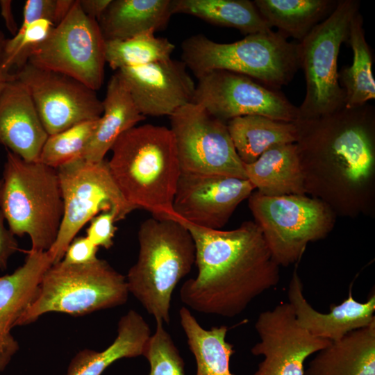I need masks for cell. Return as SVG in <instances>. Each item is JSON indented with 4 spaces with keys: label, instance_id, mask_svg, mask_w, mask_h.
<instances>
[{
    "label": "cell",
    "instance_id": "cell-1",
    "mask_svg": "<svg viewBox=\"0 0 375 375\" xmlns=\"http://www.w3.org/2000/svg\"><path fill=\"white\" fill-rule=\"evenodd\" d=\"M306 194L336 216H375V110L367 103L295 122Z\"/></svg>",
    "mask_w": 375,
    "mask_h": 375
},
{
    "label": "cell",
    "instance_id": "cell-2",
    "mask_svg": "<svg viewBox=\"0 0 375 375\" xmlns=\"http://www.w3.org/2000/svg\"><path fill=\"white\" fill-rule=\"evenodd\" d=\"M179 222L191 233L196 248L197 275L180 289L181 300L189 308L234 317L278 284L280 266L254 221L244 222L229 231Z\"/></svg>",
    "mask_w": 375,
    "mask_h": 375
},
{
    "label": "cell",
    "instance_id": "cell-3",
    "mask_svg": "<svg viewBox=\"0 0 375 375\" xmlns=\"http://www.w3.org/2000/svg\"><path fill=\"white\" fill-rule=\"evenodd\" d=\"M110 150L109 170L126 201L154 218L176 220L173 201L181 169L171 129L135 126L122 133Z\"/></svg>",
    "mask_w": 375,
    "mask_h": 375
},
{
    "label": "cell",
    "instance_id": "cell-4",
    "mask_svg": "<svg viewBox=\"0 0 375 375\" xmlns=\"http://www.w3.org/2000/svg\"><path fill=\"white\" fill-rule=\"evenodd\" d=\"M138 237V258L126 277L128 291L156 322L169 324L173 291L195 263L194 241L181 222L154 217L142 223Z\"/></svg>",
    "mask_w": 375,
    "mask_h": 375
},
{
    "label": "cell",
    "instance_id": "cell-5",
    "mask_svg": "<svg viewBox=\"0 0 375 375\" xmlns=\"http://www.w3.org/2000/svg\"><path fill=\"white\" fill-rule=\"evenodd\" d=\"M6 151L0 210L14 235L29 236L30 251H47L56 239L64 211L57 170Z\"/></svg>",
    "mask_w": 375,
    "mask_h": 375
},
{
    "label": "cell",
    "instance_id": "cell-6",
    "mask_svg": "<svg viewBox=\"0 0 375 375\" xmlns=\"http://www.w3.org/2000/svg\"><path fill=\"white\" fill-rule=\"evenodd\" d=\"M181 48V61L197 78L210 71L227 70L279 90L299 68L297 43L272 30L231 43H219L197 34L183 40Z\"/></svg>",
    "mask_w": 375,
    "mask_h": 375
},
{
    "label": "cell",
    "instance_id": "cell-7",
    "mask_svg": "<svg viewBox=\"0 0 375 375\" xmlns=\"http://www.w3.org/2000/svg\"><path fill=\"white\" fill-rule=\"evenodd\" d=\"M128 293L126 277L104 260L81 265L59 262L44 274L33 301L15 326L33 323L50 312L80 316L122 306Z\"/></svg>",
    "mask_w": 375,
    "mask_h": 375
},
{
    "label": "cell",
    "instance_id": "cell-8",
    "mask_svg": "<svg viewBox=\"0 0 375 375\" xmlns=\"http://www.w3.org/2000/svg\"><path fill=\"white\" fill-rule=\"evenodd\" d=\"M359 8L357 0L338 1L331 13L297 43L299 66L303 71L306 88L304 99L298 107V119L324 116L344 106L338 58L342 44L348 40L351 19Z\"/></svg>",
    "mask_w": 375,
    "mask_h": 375
},
{
    "label": "cell",
    "instance_id": "cell-9",
    "mask_svg": "<svg viewBox=\"0 0 375 375\" xmlns=\"http://www.w3.org/2000/svg\"><path fill=\"white\" fill-rule=\"evenodd\" d=\"M248 203L272 258L283 267L298 262L310 242L327 237L337 217L307 194L269 197L255 191Z\"/></svg>",
    "mask_w": 375,
    "mask_h": 375
},
{
    "label": "cell",
    "instance_id": "cell-10",
    "mask_svg": "<svg viewBox=\"0 0 375 375\" xmlns=\"http://www.w3.org/2000/svg\"><path fill=\"white\" fill-rule=\"evenodd\" d=\"M56 170L64 211L56 239L47 251L53 264L62 260L78 231L98 214L112 210L120 221L135 210L117 188L107 160L92 162L80 158Z\"/></svg>",
    "mask_w": 375,
    "mask_h": 375
},
{
    "label": "cell",
    "instance_id": "cell-11",
    "mask_svg": "<svg viewBox=\"0 0 375 375\" xmlns=\"http://www.w3.org/2000/svg\"><path fill=\"white\" fill-rule=\"evenodd\" d=\"M28 62L98 90L106 62V41L98 22L87 16L76 0L66 17L35 47Z\"/></svg>",
    "mask_w": 375,
    "mask_h": 375
},
{
    "label": "cell",
    "instance_id": "cell-12",
    "mask_svg": "<svg viewBox=\"0 0 375 375\" xmlns=\"http://www.w3.org/2000/svg\"><path fill=\"white\" fill-rule=\"evenodd\" d=\"M169 117L182 173L247 179L226 122L194 102Z\"/></svg>",
    "mask_w": 375,
    "mask_h": 375
},
{
    "label": "cell",
    "instance_id": "cell-13",
    "mask_svg": "<svg viewBox=\"0 0 375 375\" xmlns=\"http://www.w3.org/2000/svg\"><path fill=\"white\" fill-rule=\"evenodd\" d=\"M197 80L192 102L226 123L233 118L250 115L288 122L299 119L298 107L282 92L247 76L217 69L206 73Z\"/></svg>",
    "mask_w": 375,
    "mask_h": 375
},
{
    "label": "cell",
    "instance_id": "cell-14",
    "mask_svg": "<svg viewBox=\"0 0 375 375\" xmlns=\"http://www.w3.org/2000/svg\"><path fill=\"white\" fill-rule=\"evenodd\" d=\"M12 75L27 88L49 135L102 115L97 91L71 76L28 62Z\"/></svg>",
    "mask_w": 375,
    "mask_h": 375
},
{
    "label": "cell",
    "instance_id": "cell-15",
    "mask_svg": "<svg viewBox=\"0 0 375 375\" xmlns=\"http://www.w3.org/2000/svg\"><path fill=\"white\" fill-rule=\"evenodd\" d=\"M255 328L260 341L251 352L264 359L253 375H304L307 358L331 342L301 327L288 302L260 312Z\"/></svg>",
    "mask_w": 375,
    "mask_h": 375
},
{
    "label": "cell",
    "instance_id": "cell-16",
    "mask_svg": "<svg viewBox=\"0 0 375 375\" xmlns=\"http://www.w3.org/2000/svg\"><path fill=\"white\" fill-rule=\"evenodd\" d=\"M254 190L247 179L181 172L173 201L176 220L220 230Z\"/></svg>",
    "mask_w": 375,
    "mask_h": 375
},
{
    "label": "cell",
    "instance_id": "cell-17",
    "mask_svg": "<svg viewBox=\"0 0 375 375\" xmlns=\"http://www.w3.org/2000/svg\"><path fill=\"white\" fill-rule=\"evenodd\" d=\"M116 72L144 117L170 116L193 101L196 84L182 61L171 58Z\"/></svg>",
    "mask_w": 375,
    "mask_h": 375
},
{
    "label": "cell",
    "instance_id": "cell-18",
    "mask_svg": "<svg viewBox=\"0 0 375 375\" xmlns=\"http://www.w3.org/2000/svg\"><path fill=\"white\" fill-rule=\"evenodd\" d=\"M48 137L27 88L11 74L0 95V144L35 162Z\"/></svg>",
    "mask_w": 375,
    "mask_h": 375
},
{
    "label": "cell",
    "instance_id": "cell-19",
    "mask_svg": "<svg viewBox=\"0 0 375 375\" xmlns=\"http://www.w3.org/2000/svg\"><path fill=\"white\" fill-rule=\"evenodd\" d=\"M53 264L48 251L29 250L21 267L0 276V372L19 348L11 328L33 301L44 274Z\"/></svg>",
    "mask_w": 375,
    "mask_h": 375
},
{
    "label": "cell",
    "instance_id": "cell-20",
    "mask_svg": "<svg viewBox=\"0 0 375 375\" xmlns=\"http://www.w3.org/2000/svg\"><path fill=\"white\" fill-rule=\"evenodd\" d=\"M303 283L297 269L293 271L288 289V303L299 324L311 335L335 341L347 333L367 326L375 322V294L366 302L356 301L349 290L340 304L331 306L328 313L315 310L303 293Z\"/></svg>",
    "mask_w": 375,
    "mask_h": 375
},
{
    "label": "cell",
    "instance_id": "cell-21",
    "mask_svg": "<svg viewBox=\"0 0 375 375\" xmlns=\"http://www.w3.org/2000/svg\"><path fill=\"white\" fill-rule=\"evenodd\" d=\"M304 375H375V322L317 352Z\"/></svg>",
    "mask_w": 375,
    "mask_h": 375
},
{
    "label": "cell",
    "instance_id": "cell-22",
    "mask_svg": "<svg viewBox=\"0 0 375 375\" xmlns=\"http://www.w3.org/2000/svg\"><path fill=\"white\" fill-rule=\"evenodd\" d=\"M102 106V115L82 157L92 162L103 160L118 138L146 118L138 110L117 72L108 83Z\"/></svg>",
    "mask_w": 375,
    "mask_h": 375
},
{
    "label": "cell",
    "instance_id": "cell-23",
    "mask_svg": "<svg viewBox=\"0 0 375 375\" xmlns=\"http://www.w3.org/2000/svg\"><path fill=\"white\" fill-rule=\"evenodd\" d=\"M244 167L247 179L263 195L306 194L295 143L275 145Z\"/></svg>",
    "mask_w": 375,
    "mask_h": 375
},
{
    "label": "cell",
    "instance_id": "cell-24",
    "mask_svg": "<svg viewBox=\"0 0 375 375\" xmlns=\"http://www.w3.org/2000/svg\"><path fill=\"white\" fill-rule=\"evenodd\" d=\"M151 335L142 315L130 310L119 319L114 342L102 351H80L70 362L67 375H101L119 359L144 356Z\"/></svg>",
    "mask_w": 375,
    "mask_h": 375
},
{
    "label": "cell",
    "instance_id": "cell-25",
    "mask_svg": "<svg viewBox=\"0 0 375 375\" xmlns=\"http://www.w3.org/2000/svg\"><path fill=\"white\" fill-rule=\"evenodd\" d=\"M171 0H111L98 23L105 41L122 40L165 28Z\"/></svg>",
    "mask_w": 375,
    "mask_h": 375
},
{
    "label": "cell",
    "instance_id": "cell-26",
    "mask_svg": "<svg viewBox=\"0 0 375 375\" xmlns=\"http://www.w3.org/2000/svg\"><path fill=\"white\" fill-rule=\"evenodd\" d=\"M235 149L244 164L256 161L265 151L278 144L295 143V122L273 119L250 115L233 118L226 122Z\"/></svg>",
    "mask_w": 375,
    "mask_h": 375
},
{
    "label": "cell",
    "instance_id": "cell-27",
    "mask_svg": "<svg viewBox=\"0 0 375 375\" xmlns=\"http://www.w3.org/2000/svg\"><path fill=\"white\" fill-rule=\"evenodd\" d=\"M172 15L185 14L247 35L272 31L249 0H171Z\"/></svg>",
    "mask_w": 375,
    "mask_h": 375
},
{
    "label": "cell",
    "instance_id": "cell-28",
    "mask_svg": "<svg viewBox=\"0 0 375 375\" xmlns=\"http://www.w3.org/2000/svg\"><path fill=\"white\" fill-rule=\"evenodd\" d=\"M263 19L287 38L302 40L334 10L335 0H255Z\"/></svg>",
    "mask_w": 375,
    "mask_h": 375
},
{
    "label": "cell",
    "instance_id": "cell-29",
    "mask_svg": "<svg viewBox=\"0 0 375 375\" xmlns=\"http://www.w3.org/2000/svg\"><path fill=\"white\" fill-rule=\"evenodd\" d=\"M181 326L197 362V375H233L230 358L233 345L226 341V326L204 329L185 307L179 310Z\"/></svg>",
    "mask_w": 375,
    "mask_h": 375
},
{
    "label": "cell",
    "instance_id": "cell-30",
    "mask_svg": "<svg viewBox=\"0 0 375 375\" xmlns=\"http://www.w3.org/2000/svg\"><path fill=\"white\" fill-rule=\"evenodd\" d=\"M347 42L353 51V62L351 66L343 67L338 72V80L345 93L344 107L353 108L375 99L372 53L365 38L360 12L351 19Z\"/></svg>",
    "mask_w": 375,
    "mask_h": 375
},
{
    "label": "cell",
    "instance_id": "cell-31",
    "mask_svg": "<svg viewBox=\"0 0 375 375\" xmlns=\"http://www.w3.org/2000/svg\"><path fill=\"white\" fill-rule=\"evenodd\" d=\"M148 31L122 40L106 41V61L114 70L171 58L175 46Z\"/></svg>",
    "mask_w": 375,
    "mask_h": 375
},
{
    "label": "cell",
    "instance_id": "cell-32",
    "mask_svg": "<svg viewBox=\"0 0 375 375\" xmlns=\"http://www.w3.org/2000/svg\"><path fill=\"white\" fill-rule=\"evenodd\" d=\"M99 120V119L83 122L49 135L38 161L57 169L82 158L84 151L97 127Z\"/></svg>",
    "mask_w": 375,
    "mask_h": 375
},
{
    "label": "cell",
    "instance_id": "cell-33",
    "mask_svg": "<svg viewBox=\"0 0 375 375\" xmlns=\"http://www.w3.org/2000/svg\"><path fill=\"white\" fill-rule=\"evenodd\" d=\"M54 26L49 19H39L18 28L12 38L5 39L1 53L3 68L10 74L22 69L35 47L46 39Z\"/></svg>",
    "mask_w": 375,
    "mask_h": 375
},
{
    "label": "cell",
    "instance_id": "cell-34",
    "mask_svg": "<svg viewBox=\"0 0 375 375\" xmlns=\"http://www.w3.org/2000/svg\"><path fill=\"white\" fill-rule=\"evenodd\" d=\"M162 324L156 322L144 354L150 364L149 375H185L183 360Z\"/></svg>",
    "mask_w": 375,
    "mask_h": 375
},
{
    "label": "cell",
    "instance_id": "cell-35",
    "mask_svg": "<svg viewBox=\"0 0 375 375\" xmlns=\"http://www.w3.org/2000/svg\"><path fill=\"white\" fill-rule=\"evenodd\" d=\"M115 222H117V216L112 210L98 214L90 220L86 237L97 247L110 249L113 244V238L117 231Z\"/></svg>",
    "mask_w": 375,
    "mask_h": 375
},
{
    "label": "cell",
    "instance_id": "cell-36",
    "mask_svg": "<svg viewBox=\"0 0 375 375\" xmlns=\"http://www.w3.org/2000/svg\"><path fill=\"white\" fill-rule=\"evenodd\" d=\"M99 247L86 236L74 238L67 247L61 262L67 265H81L92 263L98 258Z\"/></svg>",
    "mask_w": 375,
    "mask_h": 375
},
{
    "label": "cell",
    "instance_id": "cell-37",
    "mask_svg": "<svg viewBox=\"0 0 375 375\" xmlns=\"http://www.w3.org/2000/svg\"><path fill=\"white\" fill-rule=\"evenodd\" d=\"M56 0H27L23 12L21 28H24L39 19H48L54 22ZM54 24V23H53Z\"/></svg>",
    "mask_w": 375,
    "mask_h": 375
},
{
    "label": "cell",
    "instance_id": "cell-38",
    "mask_svg": "<svg viewBox=\"0 0 375 375\" xmlns=\"http://www.w3.org/2000/svg\"><path fill=\"white\" fill-rule=\"evenodd\" d=\"M4 217L0 210V267L6 268L9 258L19 250L15 235L4 224Z\"/></svg>",
    "mask_w": 375,
    "mask_h": 375
},
{
    "label": "cell",
    "instance_id": "cell-39",
    "mask_svg": "<svg viewBox=\"0 0 375 375\" xmlns=\"http://www.w3.org/2000/svg\"><path fill=\"white\" fill-rule=\"evenodd\" d=\"M84 13L99 22L111 0H78Z\"/></svg>",
    "mask_w": 375,
    "mask_h": 375
},
{
    "label": "cell",
    "instance_id": "cell-40",
    "mask_svg": "<svg viewBox=\"0 0 375 375\" xmlns=\"http://www.w3.org/2000/svg\"><path fill=\"white\" fill-rule=\"evenodd\" d=\"M1 13L9 31L15 35L18 31L11 9V1H0Z\"/></svg>",
    "mask_w": 375,
    "mask_h": 375
},
{
    "label": "cell",
    "instance_id": "cell-41",
    "mask_svg": "<svg viewBox=\"0 0 375 375\" xmlns=\"http://www.w3.org/2000/svg\"><path fill=\"white\" fill-rule=\"evenodd\" d=\"M74 0H56L54 25L58 24L67 15L74 5Z\"/></svg>",
    "mask_w": 375,
    "mask_h": 375
},
{
    "label": "cell",
    "instance_id": "cell-42",
    "mask_svg": "<svg viewBox=\"0 0 375 375\" xmlns=\"http://www.w3.org/2000/svg\"><path fill=\"white\" fill-rule=\"evenodd\" d=\"M5 38L3 37V35L0 31V95L7 83V81L10 78L11 74H8L2 66V57H1V53H2V47L3 43Z\"/></svg>",
    "mask_w": 375,
    "mask_h": 375
},
{
    "label": "cell",
    "instance_id": "cell-43",
    "mask_svg": "<svg viewBox=\"0 0 375 375\" xmlns=\"http://www.w3.org/2000/svg\"><path fill=\"white\" fill-rule=\"evenodd\" d=\"M1 179L0 180V191H1Z\"/></svg>",
    "mask_w": 375,
    "mask_h": 375
},
{
    "label": "cell",
    "instance_id": "cell-44",
    "mask_svg": "<svg viewBox=\"0 0 375 375\" xmlns=\"http://www.w3.org/2000/svg\"><path fill=\"white\" fill-rule=\"evenodd\" d=\"M0 269H1V267H0Z\"/></svg>",
    "mask_w": 375,
    "mask_h": 375
}]
</instances>
